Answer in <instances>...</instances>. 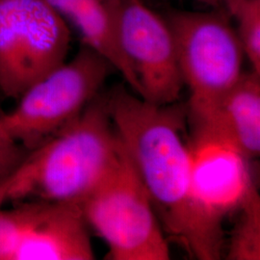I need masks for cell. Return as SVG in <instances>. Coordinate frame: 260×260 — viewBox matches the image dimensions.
<instances>
[{"label": "cell", "mask_w": 260, "mask_h": 260, "mask_svg": "<svg viewBox=\"0 0 260 260\" xmlns=\"http://www.w3.org/2000/svg\"><path fill=\"white\" fill-rule=\"evenodd\" d=\"M237 24L235 31L252 72L260 75V0H222Z\"/></svg>", "instance_id": "13"}, {"label": "cell", "mask_w": 260, "mask_h": 260, "mask_svg": "<svg viewBox=\"0 0 260 260\" xmlns=\"http://www.w3.org/2000/svg\"><path fill=\"white\" fill-rule=\"evenodd\" d=\"M71 31L47 0H0V92L19 100L66 61Z\"/></svg>", "instance_id": "6"}, {"label": "cell", "mask_w": 260, "mask_h": 260, "mask_svg": "<svg viewBox=\"0 0 260 260\" xmlns=\"http://www.w3.org/2000/svg\"><path fill=\"white\" fill-rule=\"evenodd\" d=\"M2 113H3V112L1 111V110H0V115H1V114H2Z\"/></svg>", "instance_id": "17"}, {"label": "cell", "mask_w": 260, "mask_h": 260, "mask_svg": "<svg viewBox=\"0 0 260 260\" xmlns=\"http://www.w3.org/2000/svg\"><path fill=\"white\" fill-rule=\"evenodd\" d=\"M177 47L183 84L190 91L193 123L208 119L238 82L244 52L235 30L222 15L176 12L167 19Z\"/></svg>", "instance_id": "5"}, {"label": "cell", "mask_w": 260, "mask_h": 260, "mask_svg": "<svg viewBox=\"0 0 260 260\" xmlns=\"http://www.w3.org/2000/svg\"><path fill=\"white\" fill-rule=\"evenodd\" d=\"M111 260H168L170 247L154 207L122 147L111 172L80 205Z\"/></svg>", "instance_id": "4"}, {"label": "cell", "mask_w": 260, "mask_h": 260, "mask_svg": "<svg viewBox=\"0 0 260 260\" xmlns=\"http://www.w3.org/2000/svg\"><path fill=\"white\" fill-rule=\"evenodd\" d=\"M79 32L83 45L103 57L118 71L134 93L140 86L122 52L119 37L120 0H47Z\"/></svg>", "instance_id": "10"}, {"label": "cell", "mask_w": 260, "mask_h": 260, "mask_svg": "<svg viewBox=\"0 0 260 260\" xmlns=\"http://www.w3.org/2000/svg\"><path fill=\"white\" fill-rule=\"evenodd\" d=\"M110 64L82 45L76 55L32 84L15 109L0 115V129L26 150L63 129L100 93Z\"/></svg>", "instance_id": "3"}, {"label": "cell", "mask_w": 260, "mask_h": 260, "mask_svg": "<svg viewBox=\"0 0 260 260\" xmlns=\"http://www.w3.org/2000/svg\"><path fill=\"white\" fill-rule=\"evenodd\" d=\"M27 152L0 129V183L19 165Z\"/></svg>", "instance_id": "14"}, {"label": "cell", "mask_w": 260, "mask_h": 260, "mask_svg": "<svg viewBox=\"0 0 260 260\" xmlns=\"http://www.w3.org/2000/svg\"><path fill=\"white\" fill-rule=\"evenodd\" d=\"M16 241V217L14 209L0 207V260H11Z\"/></svg>", "instance_id": "15"}, {"label": "cell", "mask_w": 260, "mask_h": 260, "mask_svg": "<svg viewBox=\"0 0 260 260\" xmlns=\"http://www.w3.org/2000/svg\"><path fill=\"white\" fill-rule=\"evenodd\" d=\"M188 144L192 203L207 223L223 233V219L255 188L250 159L231 140L208 128L194 127Z\"/></svg>", "instance_id": "8"}, {"label": "cell", "mask_w": 260, "mask_h": 260, "mask_svg": "<svg viewBox=\"0 0 260 260\" xmlns=\"http://www.w3.org/2000/svg\"><path fill=\"white\" fill-rule=\"evenodd\" d=\"M122 145L100 93L55 135L29 150L0 183V207L42 200L81 205L118 162Z\"/></svg>", "instance_id": "2"}, {"label": "cell", "mask_w": 260, "mask_h": 260, "mask_svg": "<svg viewBox=\"0 0 260 260\" xmlns=\"http://www.w3.org/2000/svg\"><path fill=\"white\" fill-rule=\"evenodd\" d=\"M240 218L229 244L226 258L260 259V199L256 188L238 209Z\"/></svg>", "instance_id": "12"}, {"label": "cell", "mask_w": 260, "mask_h": 260, "mask_svg": "<svg viewBox=\"0 0 260 260\" xmlns=\"http://www.w3.org/2000/svg\"><path fill=\"white\" fill-rule=\"evenodd\" d=\"M194 127L214 130L235 144L249 158L260 152V75H241L213 114Z\"/></svg>", "instance_id": "11"}, {"label": "cell", "mask_w": 260, "mask_h": 260, "mask_svg": "<svg viewBox=\"0 0 260 260\" xmlns=\"http://www.w3.org/2000/svg\"><path fill=\"white\" fill-rule=\"evenodd\" d=\"M11 260H91L93 246L81 206L31 200L18 203Z\"/></svg>", "instance_id": "9"}, {"label": "cell", "mask_w": 260, "mask_h": 260, "mask_svg": "<svg viewBox=\"0 0 260 260\" xmlns=\"http://www.w3.org/2000/svg\"><path fill=\"white\" fill-rule=\"evenodd\" d=\"M118 24L121 49L139 83L140 96L157 105L176 103L184 84L167 19L142 0H120Z\"/></svg>", "instance_id": "7"}, {"label": "cell", "mask_w": 260, "mask_h": 260, "mask_svg": "<svg viewBox=\"0 0 260 260\" xmlns=\"http://www.w3.org/2000/svg\"><path fill=\"white\" fill-rule=\"evenodd\" d=\"M195 1H200L204 3H208V4H216L219 2H222V0H195Z\"/></svg>", "instance_id": "16"}, {"label": "cell", "mask_w": 260, "mask_h": 260, "mask_svg": "<svg viewBox=\"0 0 260 260\" xmlns=\"http://www.w3.org/2000/svg\"><path fill=\"white\" fill-rule=\"evenodd\" d=\"M106 103L113 125L154 207L162 229L192 257L221 258L223 233L196 209L190 197V152L184 115L118 88Z\"/></svg>", "instance_id": "1"}]
</instances>
